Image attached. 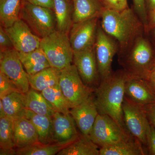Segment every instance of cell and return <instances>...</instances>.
Returning <instances> with one entry per match:
<instances>
[{
	"instance_id": "6da1fadb",
	"label": "cell",
	"mask_w": 155,
	"mask_h": 155,
	"mask_svg": "<svg viewBox=\"0 0 155 155\" xmlns=\"http://www.w3.org/2000/svg\"><path fill=\"white\" fill-rule=\"evenodd\" d=\"M100 18L103 30L118 44V54L127 49L137 37L145 34L143 23L129 7L122 11L104 8Z\"/></svg>"
},
{
	"instance_id": "7a4b0ae2",
	"label": "cell",
	"mask_w": 155,
	"mask_h": 155,
	"mask_svg": "<svg viewBox=\"0 0 155 155\" xmlns=\"http://www.w3.org/2000/svg\"><path fill=\"white\" fill-rule=\"evenodd\" d=\"M127 75L123 69L113 72L109 77L101 81L94 92L99 114L110 116L126 130L122 105L125 97L124 87Z\"/></svg>"
},
{
	"instance_id": "3957f363",
	"label": "cell",
	"mask_w": 155,
	"mask_h": 155,
	"mask_svg": "<svg viewBox=\"0 0 155 155\" xmlns=\"http://www.w3.org/2000/svg\"><path fill=\"white\" fill-rule=\"evenodd\" d=\"M145 34L137 37L127 49L118 54V60L127 75L147 80L151 72L155 48Z\"/></svg>"
},
{
	"instance_id": "277c9868",
	"label": "cell",
	"mask_w": 155,
	"mask_h": 155,
	"mask_svg": "<svg viewBox=\"0 0 155 155\" xmlns=\"http://www.w3.org/2000/svg\"><path fill=\"white\" fill-rule=\"evenodd\" d=\"M40 48L51 67L61 71L72 64L74 51L67 34L56 30L41 38Z\"/></svg>"
},
{
	"instance_id": "5b68a950",
	"label": "cell",
	"mask_w": 155,
	"mask_h": 155,
	"mask_svg": "<svg viewBox=\"0 0 155 155\" xmlns=\"http://www.w3.org/2000/svg\"><path fill=\"white\" fill-rule=\"evenodd\" d=\"M20 19L33 33L42 38L56 30L55 17L52 9L22 2Z\"/></svg>"
},
{
	"instance_id": "8992f818",
	"label": "cell",
	"mask_w": 155,
	"mask_h": 155,
	"mask_svg": "<svg viewBox=\"0 0 155 155\" xmlns=\"http://www.w3.org/2000/svg\"><path fill=\"white\" fill-rule=\"evenodd\" d=\"M59 85L70 109L83 102L94 92L84 83L74 64L61 70Z\"/></svg>"
},
{
	"instance_id": "52a82bcc",
	"label": "cell",
	"mask_w": 155,
	"mask_h": 155,
	"mask_svg": "<svg viewBox=\"0 0 155 155\" xmlns=\"http://www.w3.org/2000/svg\"><path fill=\"white\" fill-rule=\"evenodd\" d=\"M89 136L99 148L133 136L110 116L100 114H98Z\"/></svg>"
},
{
	"instance_id": "ba28073f",
	"label": "cell",
	"mask_w": 155,
	"mask_h": 155,
	"mask_svg": "<svg viewBox=\"0 0 155 155\" xmlns=\"http://www.w3.org/2000/svg\"><path fill=\"white\" fill-rule=\"evenodd\" d=\"M119 51L117 42L104 31L99 23L94 51L101 81L112 74V64L114 56Z\"/></svg>"
},
{
	"instance_id": "9c48e42d",
	"label": "cell",
	"mask_w": 155,
	"mask_h": 155,
	"mask_svg": "<svg viewBox=\"0 0 155 155\" xmlns=\"http://www.w3.org/2000/svg\"><path fill=\"white\" fill-rule=\"evenodd\" d=\"M122 111L124 123L127 131L146 148L147 134L150 124L143 106L133 103L125 97Z\"/></svg>"
},
{
	"instance_id": "30bf717a",
	"label": "cell",
	"mask_w": 155,
	"mask_h": 155,
	"mask_svg": "<svg viewBox=\"0 0 155 155\" xmlns=\"http://www.w3.org/2000/svg\"><path fill=\"white\" fill-rule=\"evenodd\" d=\"M0 72L8 78L19 91L26 93L29 90L28 74L15 49L0 52Z\"/></svg>"
},
{
	"instance_id": "8fae6325",
	"label": "cell",
	"mask_w": 155,
	"mask_h": 155,
	"mask_svg": "<svg viewBox=\"0 0 155 155\" xmlns=\"http://www.w3.org/2000/svg\"><path fill=\"white\" fill-rule=\"evenodd\" d=\"M100 17H94L74 23L69 34L74 52L81 51L94 48Z\"/></svg>"
},
{
	"instance_id": "7c38bea8",
	"label": "cell",
	"mask_w": 155,
	"mask_h": 155,
	"mask_svg": "<svg viewBox=\"0 0 155 155\" xmlns=\"http://www.w3.org/2000/svg\"><path fill=\"white\" fill-rule=\"evenodd\" d=\"M73 62L84 83L94 90L101 82L94 48L74 52Z\"/></svg>"
},
{
	"instance_id": "4fadbf2b",
	"label": "cell",
	"mask_w": 155,
	"mask_h": 155,
	"mask_svg": "<svg viewBox=\"0 0 155 155\" xmlns=\"http://www.w3.org/2000/svg\"><path fill=\"white\" fill-rule=\"evenodd\" d=\"M5 29L14 48L18 52H29L40 48L41 38L34 33L22 19H18L13 25Z\"/></svg>"
},
{
	"instance_id": "5bb4252c",
	"label": "cell",
	"mask_w": 155,
	"mask_h": 155,
	"mask_svg": "<svg viewBox=\"0 0 155 155\" xmlns=\"http://www.w3.org/2000/svg\"><path fill=\"white\" fill-rule=\"evenodd\" d=\"M53 143L66 146L79 138L76 124L73 117L69 114L56 112L52 118Z\"/></svg>"
},
{
	"instance_id": "9a60e30c",
	"label": "cell",
	"mask_w": 155,
	"mask_h": 155,
	"mask_svg": "<svg viewBox=\"0 0 155 155\" xmlns=\"http://www.w3.org/2000/svg\"><path fill=\"white\" fill-rule=\"evenodd\" d=\"M125 97L133 103L144 106L155 101V94L146 79L127 75Z\"/></svg>"
},
{
	"instance_id": "2e32d148",
	"label": "cell",
	"mask_w": 155,
	"mask_h": 155,
	"mask_svg": "<svg viewBox=\"0 0 155 155\" xmlns=\"http://www.w3.org/2000/svg\"><path fill=\"white\" fill-rule=\"evenodd\" d=\"M70 114L81 134L89 135L99 114L93 94L81 104L70 109Z\"/></svg>"
},
{
	"instance_id": "e0dca14e",
	"label": "cell",
	"mask_w": 155,
	"mask_h": 155,
	"mask_svg": "<svg viewBox=\"0 0 155 155\" xmlns=\"http://www.w3.org/2000/svg\"><path fill=\"white\" fill-rule=\"evenodd\" d=\"M14 119V140L15 149L22 148L39 142L38 133L30 120L24 116Z\"/></svg>"
},
{
	"instance_id": "ac0fdd59",
	"label": "cell",
	"mask_w": 155,
	"mask_h": 155,
	"mask_svg": "<svg viewBox=\"0 0 155 155\" xmlns=\"http://www.w3.org/2000/svg\"><path fill=\"white\" fill-rule=\"evenodd\" d=\"M99 149L100 155H147L145 148L133 136Z\"/></svg>"
},
{
	"instance_id": "d6986e66",
	"label": "cell",
	"mask_w": 155,
	"mask_h": 155,
	"mask_svg": "<svg viewBox=\"0 0 155 155\" xmlns=\"http://www.w3.org/2000/svg\"><path fill=\"white\" fill-rule=\"evenodd\" d=\"M55 17L56 30L69 35L73 24L72 0H54L53 9Z\"/></svg>"
},
{
	"instance_id": "ffe728a7",
	"label": "cell",
	"mask_w": 155,
	"mask_h": 155,
	"mask_svg": "<svg viewBox=\"0 0 155 155\" xmlns=\"http://www.w3.org/2000/svg\"><path fill=\"white\" fill-rule=\"evenodd\" d=\"M73 2V23L100 17L104 9L100 0H74Z\"/></svg>"
},
{
	"instance_id": "44dd1931",
	"label": "cell",
	"mask_w": 155,
	"mask_h": 155,
	"mask_svg": "<svg viewBox=\"0 0 155 155\" xmlns=\"http://www.w3.org/2000/svg\"><path fill=\"white\" fill-rule=\"evenodd\" d=\"M19 56L28 75H32L51 67L45 54L40 48L28 53H19Z\"/></svg>"
},
{
	"instance_id": "7402d4cb",
	"label": "cell",
	"mask_w": 155,
	"mask_h": 155,
	"mask_svg": "<svg viewBox=\"0 0 155 155\" xmlns=\"http://www.w3.org/2000/svg\"><path fill=\"white\" fill-rule=\"evenodd\" d=\"M24 117L29 119L34 125L38 134L40 143L51 144L52 143V118L44 115L35 114L26 109Z\"/></svg>"
},
{
	"instance_id": "603a6c76",
	"label": "cell",
	"mask_w": 155,
	"mask_h": 155,
	"mask_svg": "<svg viewBox=\"0 0 155 155\" xmlns=\"http://www.w3.org/2000/svg\"><path fill=\"white\" fill-rule=\"evenodd\" d=\"M61 71L50 67L34 75H28L31 88L41 92L45 89L59 84Z\"/></svg>"
},
{
	"instance_id": "cb8c5ba5",
	"label": "cell",
	"mask_w": 155,
	"mask_h": 155,
	"mask_svg": "<svg viewBox=\"0 0 155 155\" xmlns=\"http://www.w3.org/2000/svg\"><path fill=\"white\" fill-rule=\"evenodd\" d=\"M57 155H100V149L89 136L81 134L75 141L64 147Z\"/></svg>"
},
{
	"instance_id": "d4e9b609",
	"label": "cell",
	"mask_w": 155,
	"mask_h": 155,
	"mask_svg": "<svg viewBox=\"0 0 155 155\" xmlns=\"http://www.w3.org/2000/svg\"><path fill=\"white\" fill-rule=\"evenodd\" d=\"M25 96L26 109L35 114L53 118L56 111L51 104L41 94V92L30 88L25 93Z\"/></svg>"
},
{
	"instance_id": "484cf974",
	"label": "cell",
	"mask_w": 155,
	"mask_h": 155,
	"mask_svg": "<svg viewBox=\"0 0 155 155\" xmlns=\"http://www.w3.org/2000/svg\"><path fill=\"white\" fill-rule=\"evenodd\" d=\"M7 116L13 118L24 116L26 107L25 93L14 92L1 98Z\"/></svg>"
},
{
	"instance_id": "4316f807",
	"label": "cell",
	"mask_w": 155,
	"mask_h": 155,
	"mask_svg": "<svg viewBox=\"0 0 155 155\" xmlns=\"http://www.w3.org/2000/svg\"><path fill=\"white\" fill-rule=\"evenodd\" d=\"M22 0H0V21L4 28L10 27L20 19Z\"/></svg>"
},
{
	"instance_id": "83f0119b",
	"label": "cell",
	"mask_w": 155,
	"mask_h": 155,
	"mask_svg": "<svg viewBox=\"0 0 155 155\" xmlns=\"http://www.w3.org/2000/svg\"><path fill=\"white\" fill-rule=\"evenodd\" d=\"M41 92L56 112L64 114H70V107L59 84L45 89Z\"/></svg>"
},
{
	"instance_id": "f1b7e54d",
	"label": "cell",
	"mask_w": 155,
	"mask_h": 155,
	"mask_svg": "<svg viewBox=\"0 0 155 155\" xmlns=\"http://www.w3.org/2000/svg\"><path fill=\"white\" fill-rule=\"evenodd\" d=\"M64 147L54 143L45 144L38 142L16 149L17 155H54L57 154Z\"/></svg>"
},
{
	"instance_id": "f546056e",
	"label": "cell",
	"mask_w": 155,
	"mask_h": 155,
	"mask_svg": "<svg viewBox=\"0 0 155 155\" xmlns=\"http://www.w3.org/2000/svg\"><path fill=\"white\" fill-rule=\"evenodd\" d=\"M14 118L6 116L0 118V148H15L14 140Z\"/></svg>"
},
{
	"instance_id": "4dcf8cb0",
	"label": "cell",
	"mask_w": 155,
	"mask_h": 155,
	"mask_svg": "<svg viewBox=\"0 0 155 155\" xmlns=\"http://www.w3.org/2000/svg\"><path fill=\"white\" fill-rule=\"evenodd\" d=\"M17 91H20L14 83L4 73L0 72V98Z\"/></svg>"
},
{
	"instance_id": "1f68e13d",
	"label": "cell",
	"mask_w": 155,
	"mask_h": 155,
	"mask_svg": "<svg viewBox=\"0 0 155 155\" xmlns=\"http://www.w3.org/2000/svg\"><path fill=\"white\" fill-rule=\"evenodd\" d=\"M104 8L122 11L128 8L127 0H100Z\"/></svg>"
},
{
	"instance_id": "d6a6232c",
	"label": "cell",
	"mask_w": 155,
	"mask_h": 155,
	"mask_svg": "<svg viewBox=\"0 0 155 155\" xmlns=\"http://www.w3.org/2000/svg\"><path fill=\"white\" fill-rule=\"evenodd\" d=\"M133 9L145 26L147 24V12L145 0H132Z\"/></svg>"
},
{
	"instance_id": "836d02e7",
	"label": "cell",
	"mask_w": 155,
	"mask_h": 155,
	"mask_svg": "<svg viewBox=\"0 0 155 155\" xmlns=\"http://www.w3.org/2000/svg\"><path fill=\"white\" fill-rule=\"evenodd\" d=\"M146 149L147 155H155V128L150 125L147 134Z\"/></svg>"
},
{
	"instance_id": "e575fe53",
	"label": "cell",
	"mask_w": 155,
	"mask_h": 155,
	"mask_svg": "<svg viewBox=\"0 0 155 155\" xmlns=\"http://www.w3.org/2000/svg\"><path fill=\"white\" fill-rule=\"evenodd\" d=\"M14 49L11 39L2 26H0V52Z\"/></svg>"
},
{
	"instance_id": "d590c367",
	"label": "cell",
	"mask_w": 155,
	"mask_h": 155,
	"mask_svg": "<svg viewBox=\"0 0 155 155\" xmlns=\"http://www.w3.org/2000/svg\"><path fill=\"white\" fill-rule=\"evenodd\" d=\"M143 108L150 125L155 128V101L143 106Z\"/></svg>"
},
{
	"instance_id": "8d00e7d4",
	"label": "cell",
	"mask_w": 155,
	"mask_h": 155,
	"mask_svg": "<svg viewBox=\"0 0 155 155\" xmlns=\"http://www.w3.org/2000/svg\"><path fill=\"white\" fill-rule=\"evenodd\" d=\"M155 28V8L147 14V24L145 26V33L146 34L149 31Z\"/></svg>"
},
{
	"instance_id": "74e56055",
	"label": "cell",
	"mask_w": 155,
	"mask_h": 155,
	"mask_svg": "<svg viewBox=\"0 0 155 155\" xmlns=\"http://www.w3.org/2000/svg\"><path fill=\"white\" fill-rule=\"evenodd\" d=\"M22 1L35 5L49 8L52 10L54 7V0H22Z\"/></svg>"
},
{
	"instance_id": "f35d334b",
	"label": "cell",
	"mask_w": 155,
	"mask_h": 155,
	"mask_svg": "<svg viewBox=\"0 0 155 155\" xmlns=\"http://www.w3.org/2000/svg\"><path fill=\"white\" fill-rule=\"evenodd\" d=\"M147 80L155 94V70L151 72Z\"/></svg>"
},
{
	"instance_id": "ab89813d",
	"label": "cell",
	"mask_w": 155,
	"mask_h": 155,
	"mask_svg": "<svg viewBox=\"0 0 155 155\" xmlns=\"http://www.w3.org/2000/svg\"><path fill=\"white\" fill-rule=\"evenodd\" d=\"M1 155H17V152L15 148L1 149Z\"/></svg>"
},
{
	"instance_id": "60d3db41",
	"label": "cell",
	"mask_w": 155,
	"mask_h": 155,
	"mask_svg": "<svg viewBox=\"0 0 155 155\" xmlns=\"http://www.w3.org/2000/svg\"><path fill=\"white\" fill-rule=\"evenodd\" d=\"M145 1L148 14L155 8V0H145Z\"/></svg>"
},
{
	"instance_id": "b9f144b4",
	"label": "cell",
	"mask_w": 155,
	"mask_h": 155,
	"mask_svg": "<svg viewBox=\"0 0 155 155\" xmlns=\"http://www.w3.org/2000/svg\"><path fill=\"white\" fill-rule=\"evenodd\" d=\"M146 35H150V40L155 47V28L150 31H149L148 33Z\"/></svg>"
},
{
	"instance_id": "7bdbcfd3",
	"label": "cell",
	"mask_w": 155,
	"mask_h": 155,
	"mask_svg": "<svg viewBox=\"0 0 155 155\" xmlns=\"http://www.w3.org/2000/svg\"><path fill=\"white\" fill-rule=\"evenodd\" d=\"M7 116L5 109L3 107L2 103V101L0 100V118H4Z\"/></svg>"
},
{
	"instance_id": "ee69618b",
	"label": "cell",
	"mask_w": 155,
	"mask_h": 155,
	"mask_svg": "<svg viewBox=\"0 0 155 155\" xmlns=\"http://www.w3.org/2000/svg\"><path fill=\"white\" fill-rule=\"evenodd\" d=\"M154 70H155V51L154 57V59L153 61L152 66L151 72H152V71H154Z\"/></svg>"
},
{
	"instance_id": "f6af8a7d",
	"label": "cell",
	"mask_w": 155,
	"mask_h": 155,
	"mask_svg": "<svg viewBox=\"0 0 155 155\" xmlns=\"http://www.w3.org/2000/svg\"><path fill=\"white\" fill-rule=\"evenodd\" d=\"M72 1H74V0H72Z\"/></svg>"
}]
</instances>
